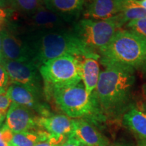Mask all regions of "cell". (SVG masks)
Returning a JSON list of instances; mask_svg holds the SVG:
<instances>
[{"instance_id": "1", "label": "cell", "mask_w": 146, "mask_h": 146, "mask_svg": "<svg viewBox=\"0 0 146 146\" xmlns=\"http://www.w3.org/2000/svg\"><path fill=\"white\" fill-rule=\"evenodd\" d=\"M18 32L27 45L31 62L39 68L48 60L64 55L100 59L99 55L84 44L72 28Z\"/></svg>"}, {"instance_id": "2", "label": "cell", "mask_w": 146, "mask_h": 146, "mask_svg": "<svg viewBox=\"0 0 146 146\" xmlns=\"http://www.w3.org/2000/svg\"><path fill=\"white\" fill-rule=\"evenodd\" d=\"M135 80V70L131 69L106 67L100 72L94 94L106 119L119 118L131 107Z\"/></svg>"}, {"instance_id": "3", "label": "cell", "mask_w": 146, "mask_h": 146, "mask_svg": "<svg viewBox=\"0 0 146 146\" xmlns=\"http://www.w3.org/2000/svg\"><path fill=\"white\" fill-rule=\"evenodd\" d=\"M44 94L47 100L52 98L56 106L70 118L87 120L97 127L106 121L94 92L91 96L88 95L82 82L50 89L45 91Z\"/></svg>"}, {"instance_id": "4", "label": "cell", "mask_w": 146, "mask_h": 146, "mask_svg": "<svg viewBox=\"0 0 146 146\" xmlns=\"http://www.w3.org/2000/svg\"><path fill=\"white\" fill-rule=\"evenodd\" d=\"M105 68L118 67L135 70L146 57V39L127 29L118 31L99 53Z\"/></svg>"}, {"instance_id": "5", "label": "cell", "mask_w": 146, "mask_h": 146, "mask_svg": "<svg viewBox=\"0 0 146 146\" xmlns=\"http://www.w3.org/2000/svg\"><path fill=\"white\" fill-rule=\"evenodd\" d=\"M125 24L119 14L106 20H79L72 23V31L91 51L99 55Z\"/></svg>"}, {"instance_id": "6", "label": "cell", "mask_w": 146, "mask_h": 146, "mask_svg": "<svg viewBox=\"0 0 146 146\" xmlns=\"http://www.w3.org/2000/svg\"><path fill=\"white\" fill-rule=\"evenodd\" d=\"M81 58L64 55L48 60L39 67L44 91L76 85L81 82Z\"/></svg>"}, {"instance_id": "7", "label": "cell", "mask_w": 146, "mask_h": 146, "mask_svg": "<svg viewBox=\"0 0 146 146\" xmlns=\"http://www.w3.org/2000/svg\"><path fill=\"white\" fill-rule=\"evenodd\" d=\"M9 21L19 32L51 31L68 27L69 24L57 14L41 7L35 13L29 16L14 14Z\"/></svg>"}, {"instance_id": "8", "label": "cell", "mask_w": 146, "mask_h": 146, "mask_svg": "<svg viewBox=\"0 0 146 146\" xmlns=\"http://www.w3.org/2000/svg\"><path fill=\"white\" fill-rule=\"evenodd\" d=\"M1 64L8 72L10 82L28 87L45 98L39 67L31 62L12 61L5 58Z\"/></svg>"}, {"instance_id": "9", "label": "cell", "mask_w": 146, "mask_h": 146, "mask_svg": "<svg viewBox=\"0 0 146 146\" xmlns=\"http://www.w3.org/2000/svg\"><path fill=\"white\" fill-rule=\"evenodd\" d=\"M7 96L12 102L29 108L39 116H47L52 114L50 107L45 102V97L20 84L10 82Z\"/></svg>"}, {"instance_id": "10", "label": "cell", "mask_w": 146, "mask_h": 146, "mask_svg": "<svg viewBox=\"0 0 146 146\" xmlns=\"http://www.w3.org/2000/svg\"><path fill=\"white\" fill-rule=\"evenodd\" d=\"M0 35L5 59L31 62V56L27 45L9 21L7 26L0 31Z\"/></svg>"}, {"instance_id": "11", "label": "cell", "mask_w": 146, "mask_h": 146, "mask_svg": "<svg viewBox=\"0 0 146 146\" xmlns=\"http://www.w3.org/2000/svg\"><path fill=\"white\" fill-rule=\"evenodd\" d=\"M39 116L29 108L12 102L9 108L5 123L13 134L41 129L39 125Z\"/></svg>"}, {"instance_id": "12", "label": "cell", "mask_w": 146, "mask_h": 146, "mask_svg": "<svg viewBox=\"0 0 146 146\" xmlns=\"http://www.w3.org/2000/svg\"><path fill=\"white\" fill-rule=\"evenodd\" d=\"M39 125L40 129L48 133L58 146L73 133V119L65 114H52L47 116H40Z\"/></svg>"}, {"instance_id": "13", "label": "cell", "mask_w": 146, "mask_h": 146, "mask_svg": "<svg viewBox=\"0 0 146 146\" xmlns=\"http://www.w3.org/2000/svg\"><path fill=\"white\" fill-rule=\"evenodd\" d=\"M125 0H85L83 15L86 19L106 20L120 14Z\"/></svg>"}, {"instance_id": "14", "label": "cell", "mask_w": 146, "mask_h": 146, "mask_svg": "<svg viewBox=\"0 0 146 146\" xmlns=\"http://www.w3.org/2000/svg\"><path fill=\"white\" fill-rule=\"evenodd\" d=\"M72 135L85 146H110L109 141L98 127L82 118L73 119Z\"/></svg>"}, {"instance_id": "15", "label": "cell", "mask_w": 146, "mask_h": 146, "mask_svg": "<svg viewBox=\"0 0 146 146\" xmlns=\"http://www.w3.org/2000/svg\"><path fill=\"white\" fill-rule=\"evenodd\" d=\"M43 1L47 10L70 24L77 21L83 13L85 0H43Z\"/></svg>"}, {"instance_id": "16", "label": "cell", "mask_w": 146, "mask_h": 146, "mask_svg": "<svg viewBox=\"0 0 146 146\" xmlns=\"http://www.w3.org/2000/svg\"><path fill=\"white\" fill-rule=\"evenodd\" d=\"M98 60L81 58V77L88 95L91 96L96 89L100 77V66Z\"/></svg>"}, {"instance_id": "17", "label": "cell", "mask_w": 146, "mask_h": 146, "mask_svg": "<svg viewBox=\"0 0 146 146\" xmlns=\"http://www.w3.org/2000/svg\"><path fill=\"white\" fill-rule=\"evenodd\" d=\"M125 127L146 140V113L135 107H131L123 116Z\"/></svg>"}, {"instance_id": "18", "label": "cell", "mask_w": 146, "mask_h": 146, "mask_svg": "<svg viewBox=\"0 0 146 146\" xmlns=\"http://www.w3.org/2000/svg\"><path fill=\"white\" fill-rule=\"evenodd\" d=\"M50 138L48 133L43 129L25 131L13 134L9 146H35Z\"/></svg>"}, {"instance_id": "19", "label": "cell", "mask_w": 146, "mask_h": 146, "mask_svg": "<svg viewBox=\"0 0 146 146\" xmlns=\"http://www.w3.org/2000/svg\"><path fill=\"white\" fill-rule=\"evenodd\" d=\"M118 14L126 25L131 21L146 18V10L140 5L138 0H125L123 10Z\"/></svg>"}, {"instance_id": "20", "label": "cell", "mask_w": 146, "mask_h": 146, "mask_svg": "<svg viewBox=\"0 0 146 146\" xmlns=\"http://www.w3.org/2000/svg\"><path fill=\"white\" fill-rule=\"evenodd\" d=\"M43 6V0H12V9L19 15L29 16Z\"/></svg>"}, {"instance_id": "21", "label": "cell", "mask_w": 146, "mask_h": 146, "mask_svg": "<svg viewBox=\"0 0 146 146\" xmlns=\"http://www.w3.org/2000/svg\"><path fill=\"white\" fill-rule=\"evenodd\" d=\"M126 29L146 39V18L131 21L126 24Z\"/></svg>"}, {"instance_id": "22", "label": "cell", "mask_w": 146, "mask_h": 146, "mask_svg": "<svg viewBox=\"0 0 146 146\" xmlns=\"http://www.w3.org/2000/svg\"><path fill=\"white\" fill-rule=\"evenodd\" d=\"M13 133L11 132L4 122H0V146H9Z\"/></svg>"}, {"instance_id": "23", "label": "cell", "mask_w": 146, "mask_h": 146, "mask_svg": "<svg viewBox=\"0 0 146 146\" xmlns=\"http://www.w3.org/2000/svg\"><path fill=\"white\" fill-rule=\"evenodd\" d=\"M10 83V80L8 72L3 67V66L0 64V94H6Z\"/></svg>"}, {"instance_id": "24", "label": "cell", "mask_w": 146, "mask_h": 146, "mask_svg": "<svg viewBox=\"0 0 146 146\" xmlns=\"http://www.w3.org/2000/svg\"><path fill=\"white\" fill-rule=\"evenodd\" d=\"M12 101L6 94H0V114L6 115Z\"/></svg>"}, {"instance_id": "25", "label": "cell", "mask_w": 146, "mask_h": 146, "mask_svg": "<svg viewBox=\"0 0 146 146\" xmlns=\"http://www.w3.org/2000/svg\"><path fill=\"white\" fill-rule=\"evenodd\" d=\"M60 146H83L79 141L71 135L66 139Z\"/></svg>"}, {"instance_id": "26", "label": "cell", "mask_w": 146, "mask_h": 146, "mask_svg": "<svg viewBox=\"0 0 146 146\" xmlns=\"http://www.w3.org/2000/svg\"><path fill=\"white\" fill-rule=\"evenodd\" d=\"M15 11L12 9H4L0 8V18L10 20L14 15Z\"/></svg>"}, {"instance_id": "27", "label": "cell", "mask_w": 146, "mask_h": 146, "mask_svg": "<svg viewBox=\"0 0 146 146\" xmlns=\"http://www.w3.org/2000/svg\"><path fill=\"white\" fill-rule=\"evenodd\" d=\"M12 0H0V8H1L12 9Z\"/></svg>"}, {"instance_id": "28", "label": "cell", "mask_w": 146, "mask_h": 146, "mask_svg": "<svg viewBox=\"0 0 146 146\" xmlns=\"http://www.w3.org/2000/svg\"><path fill=\"white\" fill-rule=\"evenodd\" d=\"M35 146H58V145H56V144L54 143V141H53L50 137V139L45 140L44 141L40 142V143H37Z\"/></svg>"}, {"instance_id": "29", "label": "cell", "mask_w": 146, "mask_h": 146, "mask_svg": "<svg viewBox=\"0 0 146 146\" xmlns=\"http://www.w3.org/2000/svg\"><path fill=\"white\" fill-rule=\"evenodd\" d=\"M139 68L140 69V70H141L143 75L146 78V57L145 59H144L143 62H142L141 65L140 66V67Z\"/></svg>"}, {"instance_id": "30", "label": "cell", "mask_w": 146, "mask_h": 146, "mask_svg": "<svg viewBox=\"0 0 146 146\" xmlns=\"http://www.w3.org/2000/svg\"><path fill=\"white\" fill-rule=\"evenodd\" d=\"M4 60V56L3 54V50H2V42H1V38L0 35V64H1Z\"/></svg>"}, {"instance_id": "31", "label": "cell", "mask_w": 146, "mask_h": 146, "mask_svg": "<svg viewBox=\"0 0 146 146\" xmlns=\"http://www.w3.org/2000/svg\"><path fill=\"white\" fill-rule=\"evenodd\" d=\"M138 1L140 5L146 10V0H138Z\"/></svg>"}, {"instance_id": "32", "label": "cell", "mask_w": 146, "mask_h": 146, "mask_svg": "<svg viewBox=\"0 0 146 146\" xmlns=\"http://www.w3.org/2000/svg\"><path fill=\"white\" fill-rule=\"evenodd\" d=\"M5 116H6V115L0 114V122H4L5 121Z\"/></svg>"}, {"instance_id": "33", "label": "cell", "mask_w": 146, "mask_h": 146, "mask_svg": "<svg viewBox=\"0 0 146 146\" xmlns=\"http://www.w3.org/2000/svg\"><path fill=\"white\" fill-rule=\"evenodd\" d=\"M142 89H143V93L144 94V96L146 98V83L144 84L143 85V87H142Z\"/></svg>"}, {"instance_id": "34", "label": "cell", "mask_w": 146, "mask_h": 146, "mask_svg": "<svg viewBox=\"0 0 146 146\" xmlns=\"http://www.w3.org/2000/svg\"><path fill=\"white\" fill-rule=\"evenodd\" d=\"M140 146H146V141H143V143L140 144Z\"/></svg>"}, {"instance_id": "35", "label": "cell", "mask_w": 146, "mask_h": 146, "mask_svg": "<svg viewBox=\"0 0 146 146\" xmlns=\"http://www.w3.org/2000/svg\"><path fill=\"white\" fill-rule=\"evenodd\" d=\"M113 146H125V145H113Z\"/></svg>"}, {"instance_id": "36", "label": "cell", "mask_w": 146, "mask_h": 146, "mask_svg": "<svg viewBox=\"0 0 146 146\" xmlns=\"http://www.w3.org/2000/svg\"><path fill=\"white\" fill-rule=\"evenodd\" d=\"M145 112L146 113V108H145Z\"/></svg>"}, {"instance_id": "37", "label": "cell", "mask_w": 146, "mask_h": 146, "mask_svg": "<svg viewBox=\"0 0 146 146\" xmlns=\"http://www.w3.org/2000/svg\"><path fill=\"white\" fill-rule=\"evenodd\" d=\"M82 144V143H81ZM82 145H83V144H82ZM83 146H85V145H83Z\"/></svg>"}]
</instances>
